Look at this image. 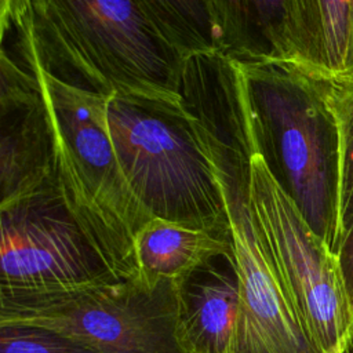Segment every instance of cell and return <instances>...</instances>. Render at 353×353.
<instances>
[{
  "label": "cell",
  "mask_w": 353,
  "mask_h": 353,
  "mask_svg": "<svg viewBox=\"0 0 353 353\" xmlns=\"http://www.w3.org/2000/svg\"><path fill=\"white\" fill-rule=\"evenodd\" d=\"M1 51L103 97L182 103L185 59L143 0H0Z\"/></svg>",
  "instance_id": "cell-1"
},
{
  "label": "cell",
  "mask_w": 353,
  "mask_h": 353,
  "mask_svg": "<svg viewBox=\"0 0 353 353\" xmlns=\"http://www.w3.org/2000/svg\"><path fill=\"white\" fill-rule=\"evenodd\" d=\"M0 54L37 80L51 121L57 189L66 208L117 279L139 276L135 237L150 219L135 200L113 148L110 98L73 88L23 58Z\"/></svg>",
  "instance_id": "cell-2"
},
{
  "label": "cell",
  "mask_w": 353,
  "mask_h": 353,
  "mask_svg": "<svg viewBox=\"0 0 353 353\" xmlns=\"http://www.w3.org/2000/svg\"><path fill=\"white\" fill-rule=\"evenodd\" d=\"M239 65L258 153L310 229L338 255L339 137L323 81L287 63Z\"/></svg>",
  "instance_id": "cell-3"
},
{
  "label": "cell",
  "mask_w": 353,
  "mask_h": 353,
  "mask_svg": "<svg viewBox=\"0 0 353 353\" xmlns=\"http://www.w3.org/2000/svg\"><path fill=\"white\" fill-rule=\"evenodd\" d=\"M108 127L124 178L149 219L230 236L221 186L183 102L114 95Z\"/></svg>",
  "instance_id": "cell-4"
},
{
  "label": "cell",
  "mask_w": 353,
  "mask_h": 353,
  "mask_svg": "<svg viewBox=\"0 0 353 353\" xmlns=\"http://www.w3.org/2000/svg\"><path fill=\"white\" fill-rule=\"evenodd\" d=\"M176 281L137 277L59 291L0 290V325L52 331L97 353H181Z\"/></svg>",
  "instance_id": "cell-5"
},
{
  "label": "cell",
  "mask_w": 353,
  "mask_h": 353,
  "mask_svg": "<svg viewBox=\"0 0 353 353\" xmlns=\"http://www.w3.org/2000/svg\"><path fill=\"white\" fill-rule=\"evenodd\" d=\"M251 207L295 317L316 353H347L350 306L339 258L310 229L256 152Z\"/></svg>",
  "instance_id": "cell-6"
},
{
  "label": "cell",
  "mask_w": 353,
  "mask_h": 353,
  "mask_svg": "<svg viewBox=\"0 0 353 353\" xmlns=\"http://www.w3.org/2000/svg\"><path fill=\"white\" fill-rule=\"evenodd\" d=\"M0 290L59 291L119 281L57 188L0 207Z\"/></svg>",
  "instance_id": "cell-7"
},
{
  "label": "cell",
  "mask_w": 353,
  "mask_h": 353,
  "mask_svg": "<svg viewBox=\"0 0 353 353\" xmlns=\"http://www.w3.org/2000/svg\"><path fill=\"white\" fill-rule=\"evenodd\" d=\"M0 207L57 188L52 130L37 80L0 54Z\"/></svg>",
  "instance_id": "cell-8"
},
{
  "label": "cell",
  "mask_w": 353,
  "mask_h": 353,
  "mask_svg": "<svg viewBox=\"0 0 353 353\" xmlns=\"http://www.w3.org/2000/svg\"><path fill=\"white\" fill-rule=\"evenodd\" d=\"M240 327L241 294L232 252L215 255L176 280L181 353H237Z\"/></svg>",
  "instance_id": "cell-9"
},
{
  "label": "cell",
  "mask_w": 353,
  "mask_h": 353,
  "mask_svg": "<svg viewBox=\"0 0 353 353\" xmlns=\"http://www.w3.org/2000/svg\"><path fill=\"white\" fill-rule=\"evenodd\" d=\"M287 65L317 81L353 77V1L288 0Z\"/></svg>",
  "instance_id": "cell-10"
},
{
  "label": "cell",
  "mask_w": 353,
  "mask_h": 353,
  "mask_svg": "<svg viewBox=\"0 0 353 353\" xmlns=\"http://www.w3.org/2000/svg\"><path fill=\"white\" fill-rule=\"evenodd\" d=\"M218 54L239 63H285L288 0H210Z\"/></svg>",
  "instance_id": "cell-11"
},
{
  "label": "cell",
  "mask_w": 353,
  "mask_h": 353,
  "mask_svg": "<svg viewBox=\"0 0 353 353\" xmlns=\"http://www.w3.org/2000/svg\"><path fill=\"white\" fill-rule=\"evenodd\" d=\"M230 252V236L190 229L159 218L150 219L135 237L139 272L150 280L176 281L207 259Z\"/></svg>",
  "instance_id": "cell-12"
},
{
  "label": "cell",
  "mask_w": 353,
  "mask_h": 353,
  "mask_svg": "<svg viewBox=\"0 0 353 353\" xmlns=\"http://www.w3.org/2000/svg\"><path fill=\"white\" fill-rule=\"evenodd\" d=\"M165 41L188 59L200 54H218L210 0H143Z\"/></svg>",
  "instance_id": "cell-13"
},
{
  "label": "cell",
  "mask_w": 353,
  "mask_h": 353,
  "mask_svg": "<svg viewBox=\"0 0 353 353\" xmlns=\"http://www.w3.org/2000/svg\"><path fill=\"white\" fill-rule=\"evenodd\" d=\"M323 88L339 137V234L342 247L353 232V77L332 83L323 81Z\"/></svg>",
  "instance_id": "cell-14"
},
{
  "label": "cell",
  "mask_w": 353,
  "mask_h": 353,
  "mask_svg": "<svg viewBox=\"0 0 353 353\" xmlns=\"http://www.w3.org/2000/svg\"><path fill=\"white\" fill-rule=\"evenodd\" d=\"M1 353H97L52 331L0 325Z\"/></svg>",
  "instance_id": "cell-15"
},
{
  "label": "cell",
  "mask_w": 353,
  "mask_h": 353,
  "mask_svg": "<svg viewBox=\"0 0 353 353\" xmlns=\"http://www.w3.org/2000/svg\"><path fill=\"white\" fill-rule=\"evenodd\" d=\"M338 258H339V265H341L347 298L353 309V232L343 241L338 252Z\"/></svg>",
  "instance_id": "cell-16"
},
{
  "label": "cell",
  "mask_w": 353,
  "mask_h": 353,
  "mask_svg": "<svg viewBox=\"0 0 353 353\" xmlns=\"http://www.w3.org/2000/svg\"><path fill=\"white\" fill-rule=\"evenodd\" d=\"M347 353H353V341H352V343H350V346H349V350H347Z\"/></svg>",
  "instance_id": "cell-17"
}]
</instances>
